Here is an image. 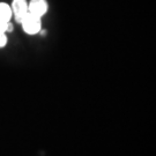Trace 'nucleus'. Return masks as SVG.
Returning <instances> with one entry per match:
<instances>
[{"label":"nucleus","mask_w":156,"mask_h":156,"mask_svg":"<svg viewBox=\"0 0 156 156\" xmlns=\"http://www.w3.org/2000/svg\"><path fill=\"white\" fill-rule=\"evenodd\" d=\"M22 28L28 35H36L42 30V20L39 16H36L34 14L27 13L26 16L23 17Z\"/></svg>","instance_id":"obj_1"},{"label":"nucleus","mask_w":156,"mask_h":156,"mask_svg":"<svg viewBox=\"0 0 156 156\" xmlns=\"http://www.w3.org/2000/svg\"><path fill=\"white\" fill-rule=\"evenodd\" d=\"M7 44V36L6 33H0V48H4Z\"/></svg>","instance_id":"obj_5"},{"label":"nucleus","mask_w":156,"mask_h":156,"mask_svg":"<svg viewBox=\"0 0 156 156\" xmlns=\"http://www.w3.org/2000/svg\"><path fill=\"white\" fill-rule=\"evenodd\" d=\"M12 13L14 14L16 22L21 23L23 17L28 13V2L26 0H13L12 4Z\"/></svg>","instance_id":"obj_2"},{"label":"nucleus","mask_w":156,"mask_h":156,"mask_svg":"<svg viewBox=\"0 0 156 156\" xmlns=\"http://www.w3.org/2000/svg\"><path fill=\"white\" fill-rule=\"evenodd\" d=\"M7 31H13V26H12L11 22H8V26H7Z\"/></svg>","instance_id":"obj_6"},{"label":"nucleus","mask_w":156,"mask_h":156,"mask_svg":"<svg viewBox=\"0 0 156 156\" xmlns=\"http://www.w3.org/2000/svg\"><path fill=\"white\" fill-rule=\"evenodd\" d=\"M48 8L49 6L46 0H30L28 4V13L39 17H42L48 12Z\"/></svg>","instance_id":"obj_3"},{"label":"nucleus","mask_w":156,"mask_h":156,"mask_svg":"<svg viewBox=\"0 0 156 156\" xmlns=\"http://www.w3.org/2000/svg\"><path fill=\"white\" fill-rule=\"evenodd\" d=\"M12 7L5 2H0V21L8 22L12 17Z\"/></svg>","instance_id":"obj_4"}]
</instances>
